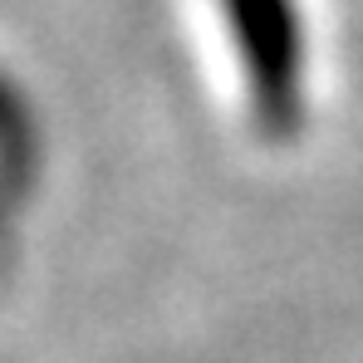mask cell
I'll return each instance as SVG.
<instances>
[{"label":"cell","mask_w":363,"mask_h":363,"mask_svg":"<svg viewBox=\"0 0 363 363\" xmlns=\"http://www.w3.org/2000/svg\"><path fill=\"white\" fill-rule=\"evenodd\" d=\"M231 55L241 64L245 104L265 143H295L304 128L309 55L300 0H216Z\"/></svg>","instance_id":"6da1fadb"}]
</instances>
